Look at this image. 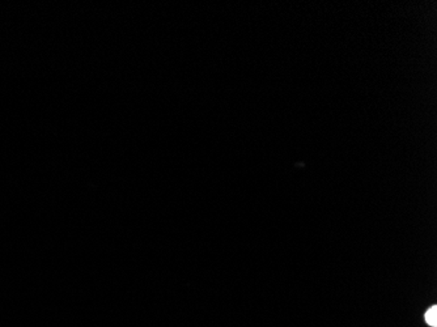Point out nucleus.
<instances>
[{"instance_id":"nucleus-1","label":"nucleus","mask_w":437,"mask_h":327,"mask_svg":"<svg viewBox=\"0 0 437 327\" xmlns=\"http://www.w3.org/2000/svg\"><path fill=\"white\" fill-rule=\"evenodd\" d=\"M426 322H427L429 326L436 327L437 326V307H432L428 309L427 312H426Z\"/></svg>"}]
</instances>
